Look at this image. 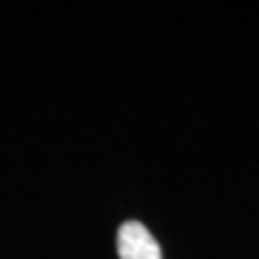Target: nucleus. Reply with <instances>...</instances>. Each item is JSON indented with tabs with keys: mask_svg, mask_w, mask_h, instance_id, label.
<instances>
[{
	"mask_svg": "<svg viewBox=\"0 0 259 259\" xmlns=\"http://www.w3.org/2000/svg\"><path fill=\"white\" fill-rule=\"evenodd\" d=\"M117 248L121 259H162L160 244L141 221H125L119 227Z\"/></svg>",
	"mask_w": 259,
	"mask_h": 259,
	"instance_id": "1",
	"label": "nucleus"
}]
</instances>
